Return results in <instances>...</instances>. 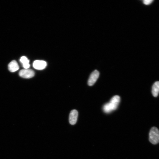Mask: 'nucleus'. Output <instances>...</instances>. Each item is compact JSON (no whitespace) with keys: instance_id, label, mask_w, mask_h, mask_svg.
Masks as SVG:
<instances>
[{"instance_id":"9","label":"nucleus","mask_w":159,"mask_h":159,"mask_svg":"<svg viewBox=\"0 0 159 159\" xmlns=\"http://www.w3.org/2000/svg\"><path fill=\"white\" fill-rule=\"evenodd\" d=\"M20 61L22 64L24 68L28 69L29 67V60L26 57H21L20 59Z\"/></svg>"},{"instance_id":"3","label":"nucleus","mask_w":159,"mask_h":159,"mask_svg":"<svg viewBox=\"0 0 159 159\" xmlns=\"http://www.w3.org/2000/svg\"><path fill=\"white\" fill-rule=\"evenodd\" d=\"M34 72L33 70L30 69H25L20 70L19 72V75L25 78H31L34 75Z\"/></svg>"},{"instance_id":"5","label":"nucleus","mask_w":159,"mask_h":159,"mask_svg":"<svg viewBox=\"0 0 159 159\" xmlns=\"http://www.w3.org/2000/svg\"><path fill=\"white\" fill-rule=\"evenodd\" d=\"M47 65V62L43 60H36L33 64L34 68L38 70H42L44 69Z\"/></svg>"},{"instance_id":"8","label":"nucleus","mask_w":159,"mask_h":159,"mask_svg":"<svg viewBox=\"0 0 159 159\" xmlns=\"http://www.w3.org/2000/svg\"><path fill=\"white\" fill-rule=\"evenodd\" d=\"M152 93L154 97H157L159 93V81L155 82L153 84L152 89Z\"/></svg>"},{"instance_id":"7","label":"nucleus","mask_w":159,"mask_h":159,"mask_svg":"<svg viewBox=\"0 0 159 159\" xmlns=\"http://www.w3.org/2000/svg\"><path fill=\"white\" fill-rule=\"evenodd\" d=\"M8 68L10 72H14L18 70L19 67L16 61L15 60H13L9 63Z\"/></svg>"},{"instance_id":"6","label":"nucleus","mask_w":159,"mask_h":159,"mask_svg":"<svg viewBox=\"0 0 159 159\" xmlns=\"http://www.w3.org/2000/svg\"><path fill=\"white\" fill-rule=\"evenodd\" d=\"M78 113L77 111L75 110H72L69 115V121L71 125L75 124L77 120Z\"/></svg>"},{"instance_id":"2","label":"nucleus","mask_w":159,"mask_h":159,"mask_svg":"<svg viewBox=\"0 0 159 159\" xmlns=\"http://www.w3.org/2000/svg\"><path fill=\"white\" fill-rule=\"evenodd\" d=\"M149 140L153 144L159 143V130L156 127H153L149 133Z\"/></svg>"},{"instance_id":"1","label":"nucleus","mask_w":159,"mask_h":159,"mask_svg":"<svg viewBox=\"0 0 159 159\" xmlns=\"http://www.w3.org/2000/svg\"><path fill=\"white\" fill-rule=\"evenodd\" d=\"M120 101V98L118 95H115L110 99L109 102L103 106V110L106 113H109L115 110L117 107Z\"/></svg>"},{"instance_id":"4","label":"nucleus","mask_w":159,"mask_h":159,"mask_svg":"<svg viewBox=\"0 0 159 159\" xmlns=\"http://www.w3.org/2000/svg\"><path fill=\"white\" fill-rule=\"evenodd\" d=\"M99 75V71L95 70L90 75L88 81V84L90 86L93 85L96 82Z\"/></svg>"},{"instance_id":"10","label":"nucleus","mask_w":159,"mask_h":159,"mask_svg":"<svg viewBox=\"0 0 159 159\" xmlns=\"http://www.w3.org/2000/svg\"><path fill=\"white\" fill-rule=\"evenodd\" d=\"M153 1L152 0H144L143 1V3L145 5H149Z\"/></svg>"}]
</instances>
